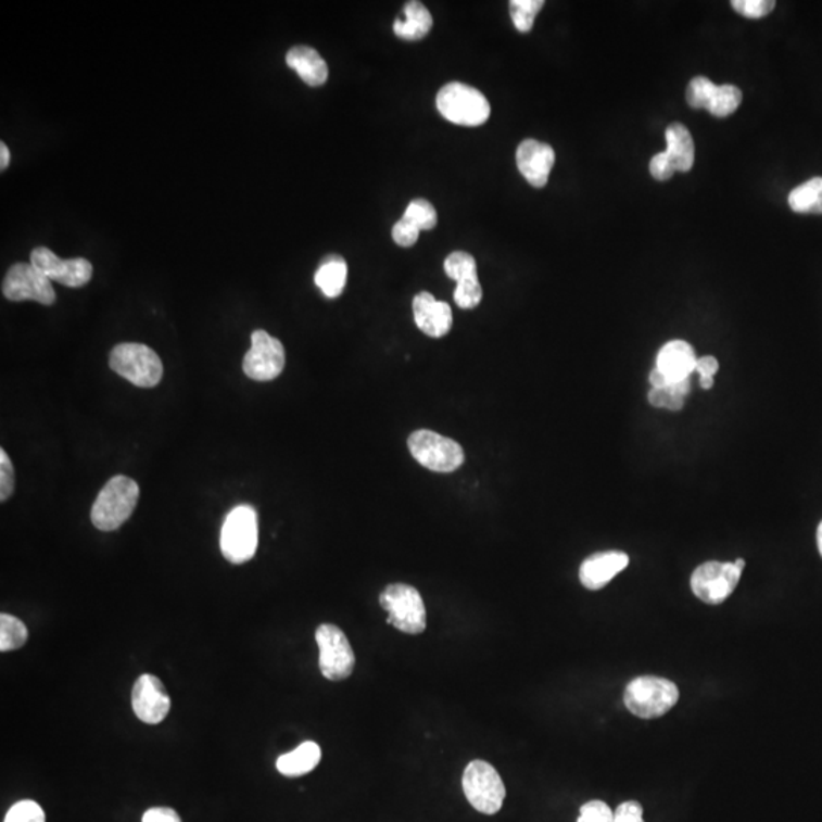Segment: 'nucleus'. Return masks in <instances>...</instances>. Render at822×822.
Returning <instances> with one entry per match:
<instances>
[{
	"mask_svg": "<svg viewBox=\"0 0 822 822\" xmlns=\"http://www.w3.org/2000/svg\"><path fill=\"white\" fill-rule=\"evenodd\" d=\"M139 486L127 476H116L108 481L100 495L94 499L90 518L94 528L102 532L119 529L139 502Z\"/></svg>",
	"mask_w": 822,
	"mask_h": 822,
	"instance_id": "f257e3e1",
	"label": "nucleus"
},
{
	"mask_svg": "<svg viewBox=\"0 0 822 822\" xmlns=\"http://www.w3.org/2000/svg\"><path fill=\"white\" fill-rule=\"evenodd\" d=\"M680 699L673 681L660 676H638L624 688V706L640 719H658L669 713Z\"/></svg>",
	"mask_w": 822,
	"mask_h": 822,
	"instance_id": "f03ea898",
	"label": "nucleus"
},
{
	"mask_svg": "<svg viewBox=\"0 0 822 822\" xmlns=\"http://www.w3.org/2000/svg\"><path fill=\"white\" fill-rule=\"evenodd\" d=\"M113 372L136 388H155L163 377L162 359L151 347L140 343H121L110 352Z\"/></svg>",
	"mask_w": 822,
	"mask_h": 822,
	"instance_id": "7ed1b4c3",
	"label": "nucleus"
},
{
	"mask_svg": "<svg viewBox=\"0 0 822 822\" xmlns=\"http://www.w3.org/2000/svg\"><path fill=\"white\" fill-rule=\"evenodd\" d=\"M435 105L445 119L464 127H479L486 123L491 115L488 98L480 90L464 83L443 86L435 98Z\"/></svg>",
	"mask_w": 822,
	"mask_h": 822,
	"instance_id": "20e7f679",
	"label": "nucleus"
},
{
	"mask_svg": "<svg viewBox=\"0 0 822 822\" xmlns=\"http://www.w3.org/2000/svg\"><path fill=\"white\" fill-rule=\"evenodd\" d=\"M380 605L389 612L388 623L404 634H422L427 628V611L422 596L415 586L392 583L382 591Z\"/></svg>",
	"mask_w": 822,
	"mask_h": 822,
	"instance_id": "39448f33",
	"label": "nucleus"
},
{
	"mask_svg": "<svg viewBox=\"0 0 822 822\" xmlns=\"http://www.w3.org/2000/svg\"><path fill=\"white\" fill-rule=\"evenodd\" d=\"M257 514L252 506L233 507L222 529V553L229 562L244 564L257 551Z\"/></svg>",
	"mask_w": 822,
	"mask_h": 822,
	"instance_id": "423d86ee",
	"label": "nucleus"
},
{
	"mask_svg": "<svg viewBox=\"0 0 822 822\" xmlns=\"http://www.w3.org/2000/svg\"><path fill=\"white\" fill-rule=\"evenodd\" d=\"M465 797L480 813L495 814L502 810L506 798V786L497 769L483 760H473L464 772Z\"/></svg>",
	"mask_w": 822,
	"mask_h": 822,
	"instance_id": "0eeeda50",
	"label": "nucleus"
},
{
	"mask_svg": "<svg viewBox=\"0 0 822 822\" xmlns=\"http://www.w3.org/2000/svg\"><path fill=\"white\" fill-rule=\"evenodd\" d=\"M408 450L418 464L433 472L457 471L465 461L460 443L430 430L412 433L408 438Z\"/></svg>",
	"mask_w": 822,
	"mask_h": 822,
	"instance_id": "6e6552de",
	"label": "nucleus"
},
{
	"mask_svg": "<svg viewBox=\"0 0 822 822\" xmlns=\"http://www.w3.org/2000/svg\"><path fill=\"white\" fill-rule=\"evenodd\" d=\"M744 568V559H737L736 562L710 560L703 564L692 574L693 594L707 605L723 604L736 590Z\"/></svg>",
	"mask_w": 822,
	"mask_h": 822,
	"instance_id": "1a4fd4ad",
	"label": "nucleus"
},
{
	"mask_svg": "<svg viewBox=\"0 0 822 822\" xmlns=\"http://www.w3.org/2000/svg\"><path fill=\"white\" fill-rule=\"evenodd\" d=\"M316 642L320 657L318 668L329 681H343L352 675L355 654L347 636L336 624H320L316 631Z\"/></svg>",
	"mask_w": 822,
	"mask_h": 822,
	"instance_id": "9d476101",
	"label": "nucleus"
},
{
	"mask_svg": "<svg viewBox=\"0 0 822 822\" xmlns=\"http://www.w3.org/2000/svg\"><path fill=\"white\" fill-rule=\"evenodd\" d=\"M2 294L11 302L34 301L41 305H54L56 294L52 280L48 279L31 263H17L7 271Z\"/></svg>",
	"mask_w": 822,
	"mask_h": 822,
	"instance_id": "9b49d317",
	"label": "nucleus"
},
{
	"mask_svg": "<svg viewBox=\"0 0 822 822\" xmlns=\"http://www.w3.org/2000/svg\"><path fill=\"white\" fill-rule=\"evenodd\" d=\"M286 367V350L280 340L263 329L252 334V347L244 359L242 370L253 381L276 380Z\"/></svg>",
	"mask_w": 822,
	"mask_h": 822,
	"instance_id": "f8f14e48",
	"label": "nucleus"
},
{
	"mask_svg": "<svg viewBox=\"0 0 822 822\" xmlns=\"http://www.w3.org/2000/svg\"><path fill=\"white\" fill-rule=\"evenodd\" d=\"M31 264L36 265L48 279L55 280L64 287H85L93 276V265L90 261L85 260V257L62 260L47 248L33 250Z\"/></svg>",
	"mask_w": 822,
	"mask_h": 822,
	"instance_id": "ddd939ff",
	"label": "nucleus"
},
{
	"mask_svg": "<svg viewBox=\"0 0 822 822\" xmlns=\"http://www.w3.org/2000/svg\"><path fill=\"white\" fill-rule=\"evenodd\" d=\"M131 706L139 721L157 725L172 710V699L162 681L146 673L138 678L132 687Z\"/></svg>",
	"mask_w": 822,
	"mask_h": 822,
	"instance_id": "4468645a",
	"label": "nucleus"
},
{
	"mask_svg": "<svg viewBox=\"0 0 822 822\" xmlns=\"http://www.w3.org/2000/svg\"><path fill=\"white\" fill-rule=\"evenodd\" d=\"M555 161V150L548 143L526 139L518 147V169L532 187L544 188L547 185Z\"/></svg>",
	"mask_w": 822,
	"mask_h": 822,
	"instance_id": "2eb2a0df",
	"label": "nucleus"
},
{
	"mask_svg": "<svg viewBox=\"0 0 822 822\" xmlns=\"http://www.w3.org/2000/svg\"><path fill=\"white\" fill-rule=\"evenodd\" d=\"M413 317L420 331L433 339L448 334L453 326V311L448 303L435 301L428 291L413 299Z\"/></svg>",
	"mask_w": 822,
	"mask_h": 822,
	"instance_id": "dca6fc26",
	"label": "nucleus"
},
{
	"mask_svg": "<svg viewBox=\"0 0 822 822\" xmlns=\"http://www.w3.org/2000/svg\"><path fill=\"white\" fill-rule=\"evenodd\" d=\"M629 566V556L623 552H602L583 560L579 579L591 591L604 589Z\"/></svg>",
	"mask_w": 822,
	"mask_h": 822,
	"instance_id": "f3484780",
	"label": "nucleus"
},
{
	"mask_svg": "<svg viewBox=\"0 0 822 822\" xmlns=\"http://www.w3.org/2000/svg\"><path fill=\"white\" fill-rule=\"evenodd\" d=\"M696 358L695 350L692 344L684 340H672L661 347L657 355V366L655 369L660 370L670 382L683 381L691 378L695 372Z\"/></svg>",
	"mask_w": 822,
	"mask_h": 822,
	"instance_id": "a211bd4d",
	"label": "nucleus"
},
{
	"mask_svg": "<svg viewBox=\"0 0 822 822\" xmlns=\"http://www.w3.org/2000/svg\"><path fill=\"white\" fill-rule=\"evenodd\" d=\"M286 62L311 87L325 85L328 79V64L316 49L299 45L287 52Z\"/></svg>",
	"mask_w": 822,
	"mask_h": 822,
	"instance_id": "6ab92c4d",
	"label": "nucleus"
},
{
	"mask_svg": "<svg viewBox=\"0 0 822 822\" xmlns=\"http://www.w3.org/2000/svg\"><path fill=\"white\" fill-rule=\"evenodd\" d=\"M433 28V16L423 3H405L404 16L397 17L393 24V31L400 39L407 41L422 40Z\"/></svg>",
	"mask_w": 822,
	"mask_h": 822,
	"instance_id": "aec40b11",
	"label": "nucleus"
},
{
	"mask_svg": "<svg viewBox=\"0 0 822 822\" xmlns=\"http://www.w3.org/2000/svg\"><path fill=\"white\" fill-rule=\"evenodd\" d=\"M666 142H668L666 153H668L676 172H691L693 163H695V142H693L688 128L683 124L669 125L668 130H666Z\"/></svg>",
	"mask_w": 822,
	"mask_h": 822,
	"instance_id": "412c9836",
	"label": "nucleus"
},
{
	"mask_svg": "<svg viewBox=\"0 0 822 822\" xmlns=\"http://www.w3.org/2000/svg\"><path fill=\"white\" fill-rule=\"evenodd\" d=\"M321 760V749L316 742H303L294 751L283 754L276 768L286 776H301L314 771Z\"/></svg>",
	"mask_w": 822,
	"mask_h": 822,
	"instance_id": "4be33fe9",
	"label": "nucleus"
},
{
	"mask_svg": "<svg viewBox=\"0 0 822 822\" xmlns=\"http://www.w3.org/2000/svg\"><path fill=\"white\" fill-rule=\"evenodd\" d=\"M346 280L347 264L339 255L326 256L321 261L320 267L317 268L316 276H314V282L320 288L321 293L329 299L339 298L343 293Z\"/></svg>",
	"mask_w": 822,
	"mask_h": 822,
	"instance_id": "5701e85b",
	"label": "nucleus"
},
{
	"mask_svg": "<svg viewBox=\"0 0 822 822\" xmlns=\"http://www.w3.org/2000/svg\"><path fill=\"white\" fill-rule=\"evenodd\" d=\"M791 210L797 214H822V177H813L789 194Z\"/></svg>",
	"mask_w": 822,
	"mask_h": 822,
	"instance_id": "b1692460",
	"label": "nucleus"
},
{
	"mask_svg": "<svg viewBox=\"0 0 822 822\" xmlns=\"http://www.w3.org/2000/svg\"><path fill=\"white\" fill-rule=\"evenodd\" d=\"M28 628L24 621L2 614L0 616V650L10 652L21 649L28 642Z\"/></svg>",
	"mask_w": 822,
	"mask_h": 822,
	"instance_id": "393cba45",
	"label": "nucleus"
},
{
	"mask_svg": "<svg viewBox=\"0 0 822 822\" xmlns=\"http://www.w3.org/2000/svg\"><path fill=\"white\" fill-rule=\"evenodd\" d=\"M742 92L738 87L733 85H722L716 87L713 98H711L708 112L716 117H725L733 115L742 104Z\"/></svg>",
	"mask_w": 822,
	"mask_h": 822,
	"instance_id": "a878e982",
	"label": "nucleus"
},
{
	"mask_svg": "<svg viewBox=\"0 0 822 822\" xmlns=\"http://www.w3.org/2000/svg\"><path fill=\"white\" fill-rule=\"evenodd\" d=\"M543 7V0H510V17H513L515 28L520 33H529L535 25V17Z\"/></svg>",
	"mask_w": 822,
	"mask_h": 822,
	"instance_id": "bb28decb",
	"label": "nucleus"
},
{
	"mask_svg": "<svg viewBox=\"0 0 822 822\" xmlns=\"http://www.w3.org/2000/svg\"><path fill=\"white\" fill-rule=\"evenodd\" d=\"M448 278L460 282V280L479 278V271H477V263L472 255L466 252H453L446 257L443 263Z\"/></svg>",
	"mask_w": 822,
	"mask_h": 822,
	"instance_id": "cd10ccee",
	"label": "nucleus"
},
{
	"mask_svg": "<svg viewBox=\"0 0 822 822\" xmlns=\"http://www.w3.org/2000/svg\"><path fill=\"white\" fill-rule=\"evenodd\" d=\"M403 218L418 227L419 230H431L438 225V212H435L433 204L423 199L413 200L405 210Z\"/></svg>",
	"mask_w": 822,
	"mask_h": 822,
	"instance_id": "c85d7f7f",
	"label": "nucleus"
},
{
	"mask_svg": "<svg viewBox=\"0 0 822 822\" xmlns=\"http://www.w3.org/2000/svg\"><path fill=\"white\" fill-rule=\"evenodd\" d=\"M481 299H483V288H481L479 278L465 279L457 282L456 290H454V301H456L458 308H477L480 305Z\"/></svg>",
	"mask_w": 822,
	"mask_h": 822,
	"instance_id": "c756f323",
	"label": "nucleus"
},
{
	"mask_svg": "<svg viewBox=\"0 0 822 822\" xmlns=\"http://www.w3.org/2000/svg\"><path fill=\"white\" fill-rule=\"evenodd\" d=\"M716 86L706 77L693 78L687 87V102L693 109H708L713 98Z\"/></svg>",
	"mask_w": 822,
	"mask_h": 822,
	"instance_id": "7c9ffc66",
	"label": "nucleus"
},
{
	"mask_svg": "<svg viewBox=\"0 0 822 822\" xmlns=\"http://www.w3.org/2000/svg\"><path fill=\"white\" fill-rule=\"evenodd\" d=\"M3 822H47L43 809L31 799H24L11 807Z\"/></svg>",
	"mask_w": 822,
	"mask_h": 822,
	"instance_id": "2f4dec72",
	"label": "nucleus"
},
{
	"mask_svg": "<svg viewBox=\"0 0 822 822\" xmlns=\"http://www.w3.org/2000/svg\"><path fill=\"white\" fill-rule=\"evenodd\" d=\"M649 403L657 408H666V410L680 412L683 410L685 397L678 395L672 389H650Z\"/></svg>",
	"mask_w": 822,
	"mask_h": 822,
	"instance_id": "473e14b6",
	"label": "nucleus"
},
{
	"mask_svg": "<svg viewBox=\"0 0 822 822\" xmlns=\"http://www.w3.org/2000/svg\"><path fill=\"white\" fill-rule=\"evenodd\" d=\"M733 9L738 14L748 18H760L768 16L774 10V0H733Z\"/></svg>",
	"mask_w": 822,
	"mask_h": 822,
	"instance_id": "72a5a7b5",
	"label": "nucleus"
},
{
	"mask_svg": "<svg viewBox=\"0 0 822 822\" xmlns=\"http://www.w3.org/2000/svg\"><path fill=\"white\" fill-rule=\"evenodd\" d=\"M578 822H614V812L606 802L593 799L581 807Z\"/></svg>",
	"mask_w": 822,
	"mask_h": 822,
	"instance_id": "f704fd0d",
	"label": "nucleus"
},
{
	"mask_svg": "<svg viewBox=\"0 0 822 822\" xmlns=\"http://www.w3.org/2000/svg\"><path fill=\"white\" fill-rule=\"evenodd\" d=\"M14 466L5 450H0V502H7L14 492Z\"/></svg>",
	"mask_w": 822,
	"mask_h": 822,
	"instance_id": "c9c22d12",
	"label": "nucleus"
},
{
	"mask_svg": "<svg viewBox=\"0 0 822 822\" xmlns=\"http://www.w3.org/2000/svg\"><path fill=\"white\" fill-rule=\"evenodd\" d=\"M420 230L405 218H401L400 222L393 226L392 238L401 248H412L419 240Z\"/></svg>",
	"mask_w": 822,
	"mask_h": 822,
	"instance_id": "e433bc0d",
	"label": "nucleus"
},
{
	"mask_svg": "<svg viewBox=\"0 0 822 822\" xmlns=\"http://www.w3.org/2000/svg\"><path fill=\"white\" fill-rule=\"evenodd\" d=\"M649 169L652 177H654L655 180L661 181L672 179L673 174L676 173L675 166H673V163L670 161L666 151L655 154L654 157H652Z\"/></svg>",
	"mask_w": 822,
	"mask_h": 822,
	"instance_id": "4c0bfd02",
	"label": "nucleus"
},
{
	"mask_svg": "<svg viewBox=\"0 0 822 822\" xmlns=\"http://www.w3.org/2000/svg\"><path fill=\"white\" fill-rule=\"evenodd\" d=\"M719 362L714 357H703L696 362L695 372L699 374L700 388L710 390L714 384V375L718 374Z\"/></svg>",
	"mask_w": 822,
	"mask_h": 822,
	"instance_id": "58836bf2",
	"label": "nucleus"
},
{
	"mask_svg": "<svg viewBox=\"0 0 822 822\" xmlns=\"http://www.w3.org/2000/svg\"><path fill=\"white\" fill-rule=\"evenodd\" d=\"M614 822H644L643 807L638 801H624L614 812Z\"/></svg>",
	"mask_w": 822,
	"mask_h": 822,
	"instance_id": "ea45409f",
	"label": "nucleus"
},
{
	"mask_svg": "<svg viewBox=\"0 0 822 822\" xmlns=\"http://www.w3.org/2000/svg\"><path fill=\"white\" fill-rule=\"evenodd\" d=\"M142 822H181L179 813L172 807H153L143 813Z\"/></svg>",
	"mask_w": 822,
	"mask_h": 822,
	"instance_id": "a19ab883",
	"label": "nucleus"
},
{
	"mask_svg": "<svg viewBox=\"0 0 822 822\" xmlns=\"http://www.w3.org/2000/svg\"><path fill=\"white\" fill-rule=\"evenodd\" d=\"M10 165V150L5 142L0 143V169L5 172Z\"/></svg>",
	"mask_w": 822,
	"mask_h": 822,
	"instance_id": "79ce46f5",
	"label": "nucleus"
},
{
	"mask_svg": "<svg viewBox=\"0 0 822 822\" xmlns=\"http://www.w3.org/2000/svg\"><path fill=\"white\" fill-rule=\"evenodd\" d=\"M817 541H818V551H820L821 556H822V522L820 524V528H818Z\"/></svg>",
	"mask_w": 822,
	"mask_h": 822,
	"instance_id": "37998d69",
	"label": "nucleus"
}]
</instances>
